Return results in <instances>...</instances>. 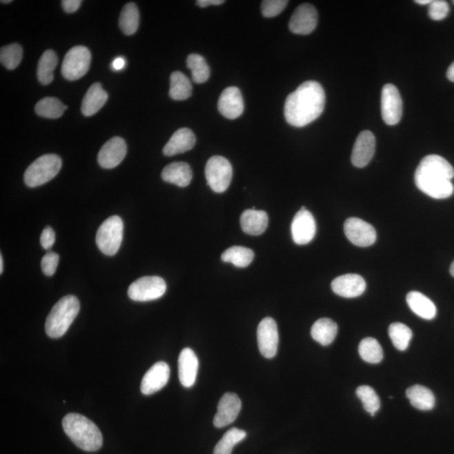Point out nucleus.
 Masks as SVG:
<instances>
[{
    "label": "nucleus",
    "mask_w": 454,
    "mask_h": 454,
    "mask_svg": "<svg viewBox=\"0 0 454 454\" xmlns=\"http://www.w3.org/2000/svg\"><path fill=\"white\" fill-rule=\"evenodd\" d=\"M325 103V91L321 84L315 81H307L288 96L284 117L291 126H306L320 117Z\"/></svg>",
    "instance_id": "f257e3e1"
},
{
    "label": "nucleus",
    "mask_w": 454,
    "mask_h": 454,
    "mask_svg": "<svg viewBox=\"0 0 454 454\" xmlns=\"http://www.w3.org/2000/svg\"><path fill=\"white\" fill-rule=\"evenodd\" d=\"M454 168L444 157L428 155L418 165L415 172V186L433 199L449 198L454 192L452 179Z\"/></svg>",
    "instance_id": "f03ea898"
},
{
    "label": "nucleus",
    "mask_w": 454,
    "mask_h": 454,
    "mask_svg": "<svg viewBox=\"0 0 454 454\" xmlns=\"http://www.w3.org/2000/svg\"><path fill=\"white\" fill-rule=\"evenodd\" d=\"M63 428L77 447L84 451L95 452L102 447L103 436L101 431L84 415L68 414L63 418Z\"/></svg>",
    "instance_id": "7ed1b4c3"
},
{
    "label": "nucleus",
    "mask_w": 454,
    "mask_h": 454,
    "mask_svg": "<svg viewBox=\"0 0 454 454\" xmlns=\"http://www.w3.org/2000/svg\"><path fill=\"white\" fill-rule=\"evenodd\" d=\"M80 310L78 298L67 295L53 306L46 322L45 329L48 336L59 338L64 336L74 322Z\"/></svg>",
    "instance_id": "20e7f679"
},
{
    "label": "nucleus",
    "mask_w": 454,
    "mask_h": 454,
    "mask_svg": "<svg viewBox=\"0 0 454 454\" xmlns=\"http://www.w3.org/2000/svg\"><path fill=\"white\" fill-rule=\"evenodd\" d=\"M61 164V157L56 154H46L40 157L26 169L24 175L26 186L36 188L48 183L59 174Z\"/></svg>",
    "instance_id": "39448f33"
},
{
    "label": "nucleus",
    "mask_w": 454,
    "mask_h": 454,
    "mask_svg": "<svg viewBox=\"0 0 454 454\" xmlns=\"http://www.w3.org/2000/svg\"><path fill=\"white\" fill-rule=\"evenodd\" d=\"M124 224L120 217L113 215L103 221L96 234V244L101 251L107 256H114L120 249Z\"/></svg>",
    "instance_id": "423d86ee"
},
{
    "label": "nucleus",
    "mask_w": 454,
    "mask_h": 454,
    "mask_svg": "<svg viewBox=\"0 0 454 454\" xmlns=\"http://www.w3.org/2000/svg\"><path fill=\"white\" fill-rule=\"evenodd\" d=\"M233 175L232 164L225 157L214 156L208 160L206 178L211 190L215 193H223L229 188Z\"/></svg>",
    "instance_id": "0eeeda50"
},
{
    "label": "nucleus",
    "mask_w": 454,
    "mask_h": 454,
    "mask_svg": "<svg viewBox=\"0 0 454 454\" xmlns=\"http://www.w3.org/2000/svg\"><path fill=\"white\" fill-rule=\"evenodd\" d=\"M167 284L159 276H147L138 279L128 288V296L134 302L155 301L165 294Z\"/></svg>",
    "instance_id": "6e6552de"
},
{
    "label": "nucleus",
    "mask_w": 454,
    "mask_h": 454,
    "mask_svg": "<svg viewBox=\"0 0 454 454\" xmlns=\"http://www.w3.org/2000/svg\"><path fill=\"white\" fill-rule=\"evenodd\" d=\"M91 64L90 50L83 46H77L67 52L64 57L61 75L69 81H75L83 78Z\"/></svg>",
    "instance_id": "1a4fd4ad"
},
{
    "label": "nucleus",
    "mask_w": 454,
    "mask_h": 454,
    "mask_svg": "<svg viewBox=\"0 0 454 454\" xmlns=\"http://www.w3.org/2000/svg\"><path fill=\"white\" fill-rule=\"evenodd\" d=\"M381 113L388 126L397 125L402 117L403 103L401 94L393 84L387 83L381 96Z\"/></svg>",
    "instance_id": "9d476101"
},
{
    "label": "nucleus",
    "mask_w": 454,
    "mask_h": 454,
    "mask_svg": "<svg viewBox=\"0 0 454 454\" xmlns=\"http://www.w3.org/2000/svg\"><path fill=\"white\" fill-rule=\"evenodd\" d=\"M259 351L266 359L276 356L279 347V330L276 322L271 317L264 318L259 323L257 332Z\"/></svg>",
    "instance_id": "9b49d317"
},
{
    "label": "nucleus",
    "mask_w": 454,
    "mask_h": 454,
    "mask_svg": "<svg viewBox=\"0 0 454 454\" xmlns=\"http://www.w3.org/2000/svg\"><path fill=\"white\" fill-rule=\"evenodd\" d=\"M344 233L348 239L357 247H369L377 238L374 226L359 218L348 219L344 223Z\"/></svg>",
    "instance_id": "f8f14e48"
},
{
    "label": "nucleus",
    "mask_w": 454,
    "mask_h": 454,
    "mask_svg": "<svg viewBox=\"0 0 454 454\" xmlns=\"http://www.w3.org/2000/svg\"><path fill=\"white\" fill-rule=\"evenodd\" d=\"M317 232L315 218L306 207L296 213L291 224V233L293 240L297 245L310 244L314 239Z\"/></svg>",
    "instance_id": "ddd939ff"
},
{
    "label": "nucleus",
    "mask_w": 454,
    "mask_h": 454,
    "mask_svg": "<svg viewBox=\"0 0 454 454\" xmlns=\"http://www.w3.org/2000/svg\"><path fill=\"white\" fill-rule=\"evenodd\" d=\"M317 10L310 3H302L297 7L288 23L290 32L297 34H309L317 26Z\"/></svg>",
    "instance_id": "4468645a"
},
{
    "label": "nucleus",
    "mask_w": 454,
    "mask_h": 454,
    "mask_svg": "<svg viewBox=\"0 0 454 454\" xmlns=\"http://www.w3.org/2000/svg\"><path fill=\"white\" fill-rule=\"evenodd\" d=\"M241 409V402L237 395L226 393L222 396L217 406L213 423L215 428H222L236 421Z\"/></svg>",
    "instance_id": "2eb2a0df"
},
{
    "label": "nucleus",
    "mask_w": 454,
    "mask_h": 454,
    "mask_svg": "<svg viewBox=\"0 0 454 454\" xmlns=\"http://www.w3.org/2000/svg\"><path fill=\"white\" fill-rule=\"evenodd\" d=\"M170 368L165 362H157L146 373L141 380V391L145 395L155 394L168 382Z\"/></svg>",
    "instance_id": "dca6fc26"
},
{
    "label": "nucleus",
    "mask_w": 454,
    "mask_h": 454,
    "mask_svg": "<svg viewBox=\"0 0 454 454\" xmlns=\"http://www.w3.org/2000/svg\"><path fill=\"white\" fill-rule=\"evenodd\" d=\"M376 140L371 130H364L357 137L352 152V163L356 168H364L375 155Z\"/></svg>",
    "instance_id": "f3484780"
},
{
    "label": "nucleus",
    "mask_w": 454,
    "mask_h": 454,
    "mask_svg": "<svg viewBox=\"0 0 454 454\" xmlns=\"http://www.w3.org/2000/svg\"><path fill=\"white\" fill-rule=\"evenodd\" d=\"M126 152V144L123 138L118 137L111 138L103 146L99 152V164L106 169L117 167L124 160Z\"/></svg>",
    "instance_id": "a211bd4d"
},
{
    "label": "nucleus",
    "mask_w": 454,
    "mask_h": 454,
    "mask_svg": "<svg viewBox=\"0 0 454 454\" xmlns=\"http://www.w3.org/2000/svg\"><path fill=\"white\" fill-rule=\"evenodd\" d=\"M218 110L223 117L230 120L240 117L244 111V101L239 88H226L219 98Z\"/></svg>",
    "instance_id": "6ab92c4d"
},
{
    "label": "nucleus",
    "mask_w": 454,
    "mask_h": 454,
    "mask_svg": "<svg viewBox=\"0 0 454 454\" xmlns=\"http://www.w3.org/2000/svg\"><path fill=\"white\" fill-rule=\"evenodd\" d=\"M335 294L344 298L359 297L366 290V282L359 275L348 274L337 277L332 282Z\"/></svg>",
    "instance_id": "aec40b11"
},
{
    "label": "nucleus",
    "mask_w": 454,
    "mask_h": 454,
    "mask_svg": "<svg viewBox=\"0 0 454 454\" xmlns=\"http://www.w3.org/2000/svg\"><path fill=\"white\" fill-rule=\"evenodd\" d=\"M199 360L191 348H184L179 357V378L180 383L186 388L194 386L197 378Z\"/></svg>",
    "instance_id": "412c9836"
},
{
    "label": "nucleus",
    "mask_w": 454,
    "mask_h": 454,
    "mask_svg": "<svg viewBox=\"0 0 454 454\" xmlns=\"http://www.w3.org/2000/svg\"><path fill=\"white\" fill-rule=\"evenodd\" d=\"M196 137L190 129L181 128L172 135L170 140L164 146L163 153L165 156L172 157L190 151L195 147Z\"/></svg>",
    "instance_id": "4be33fe9"
},
{
    "label": "nucleus",
    "mask_w": 454,
    "mask_h": 454,
    "mask_svg": "<svg viewBox=\"0 0 454 454\" xmlns=\"http://www.w3.org/2000/svg\"><path fill=\"white\" fill-rule=\"evenodd\" d=\"M161 179L165 182L175 184L179 187H187L193 179V171L190 164L184 161H176L164 168Z\"/></svg>",
    "instance_id": "5701e85b"
},
{
    "label": "nucleus",
    "mask_w": 454,
    "mask_h": 454,
    "mask_svg": "<svg viewBox=\"0 0 454 454\" xmlns=\"http://www.w3.org/2000/svg\"><path fill=\"white\" fill-rule=\"evenodd\" d=\"M242 230L251 236H259L266 230L268 217L264 210L253 209L244 211L240 219Z\"/></svg>",
    "instance_id": "b1692460"
},
{
    "label": "nucleus",
    "mask_w": 454,
    "mask_h": 454,
    "mask_svg": "<svg viewBox=\"0 0 454 454\" xmlns=\"http://www.w3.org/2000/svg\"><path fill=\"white\" fill-rule=\"evenodd\" d=\"M107 99L108 94L101 84L99 83L92 84L83 99L82 107H81L83 115L87 117L95 115L106 105Z\"/></svg>",
    "instance_id": "393cba45"
},
{
    "label": "nucleus",
    "mask_w": 454,
    "mask_h": 454,
    "mask_svg": "<svg viewBox=\"0 0 454 454\" xmlns=\"http://www.w3.org/2000/svg\"><path fill=\"white\" fill-rule=\"evenodd\" d=\"M406 302L410 309L425 320H433L437 315V307L426 295L418 291H411L406 296Z\"/></svg>",
    "instance_id": "a878e982"
},
{
    "label": "nucleus",
    "mask_w": 454,
    "mask_h": 454,
    "mask_svg": "<svg viewBox=\"0 0 454 454\" xmlns=\"http://www.w3.org/2000/svg\"><path fill=\"white\" fill-rule=\"evenodd\" d=\"M406 397L409 399L411 406L420 411L433 410L436 399L428 388L415 384L406 391Z\"/></svg>",
    "instance_id": "bb28decb"
},
{
    "label": "nucleus",
    "mask_w": 454,
    "mask_h": 454,
    "mask_svg": "<svg viewBox=\"0 0 454 454\" xmlns=\"http://www.w3.org/2000/svg\"><path fill=\"white\" fill-rule=\"evenodd\" d=\"M311 337L322 346L333 344L337 334V323L329 318L319 319L310 330Z\"/></svg>",
    "instance_id": "cd10ccee"
},
{
    "label": "nucleus",
    "mask_w": 454,
    "mask_h": 454,
    "mask_svg": "<svg viewBox=\"0 0 454 454\" xmlns=\"http://www.w3.org/2000/svg\"><path fill=\"white\" fill-rule=\"evenodd\" d=\"M193 93V86L186 75L179 71L172 72L170 77L169 95L177 101H186Z\"/></svg>",
    "instance_id": "c85d7f7f"
},
{
    "label": "nucleus",
    "mask_w": 454,
    "mask_h": 454,
    "mask_svg": "<svg viewBox=\"0 0 454 454\" xmlns=\"http://www.w3.org/2000/svg\"><path fill=\"white\" fill-rule=\"evenodd\" d=\"M59 59L55 52L48 50L42 54L37 67V78L43 86H48L54 79V70L57 66Z\"/></svg>",
    "instance_id": "c756f323"
},
{
    "label": "nucleus",
    "mask_w": 454,
    "mask_h": 454,
    "mask_svg": "<svg viewBox=\"0 0 454 454\" xmlns=\"http://www.w3.org/2000/svg\"><path fill=\"white\" fill-rule=\"evenodd\" d=\"M140 23V14L135 3H128L123 8L119 26L126 36H132L137 32Z\"/></svg>",
    "instance_id": "7c9ffc66"
},
{
    "label": "nucleus",
    "mask_w": 454,
    "mask_h": 454,
    "mask_svg": "<svg viewBox=\"0 0 454 454\" xmlns=\"http://www.w3.org/2000/svg\"><path fill=\"white\" fill-rule=\"evenodd\" d=\"M254 259L253 250L241 247V246H233L226 250L222 253L221 260L225 263H230L237 268H246L251 264Z\"/></svg>",
    "instance_id": "2f4dec72"
},
{
    "label": "nucleus",
    "mask_w": 454,
    "mask_h": 454,
    "mask_svg": "<svg viewBox=\"0 0 454 454\" xmlns=\"http://www.w3.org/2000/svg\"><path fill=\"white\" fill-rule=\"evenodd\" d=\"M67 109V106H64L59 99L54 97L42 99L34 107V110L38 115L48 119L60 118Z\"/></svg>",
    "instance_id": "473e14b6"
},
{
    "label": "nucleus",
    "mask_w": 454,
    "mask_h": 454,
    "mask_svg": "<svg viewBox=\"0 0 454 454\" xmlns=\"http://www.w3.org/2000/svg\"><path fill=\"white\" fill-rule=\"evenodd\" d=\"M361 359L369 364H379L384 359L383 348L373 337L364 338L359 346Z\"/></svg>",
    "instance_id": "72a5a7b5"
},
{
    "label": "nucleus",
    "mask_w": 454,
    "mask_h": 454,
    "mask_svg": "<svg viewBox=\"0 0 454 454\" xmlns=\"http://www.w3.org/2000/svg\"><path fill=\"white\" fill-rule=\"evenodd\" d=\"M187 67L190 69L192 79L195 83H206L210 78V70L206 61L199 54H190L187 59Z\"/></svg>",
    "instance_id": "f704fd0d"
},
{
    "label": "nucleus",
    "mask_w": 454,
    "mask_h": 454,
    "mask_svg": "<svg viewBox=\"0 0 454 454\" xmlns=\"http://www.w3.org/2000/svg\"><path fill=\"white\" fill-rule=\"evenodd\" d=\"M247 433L236 428L230 429L215 445L214 454H232L235 446L244 440Z\"/></svg>",
    "instance_id": "c9c22d12"
},
{
    "label": "nucleus",
    "mask_w": 454,
    "mask_h": 454,
    "mask_svg": "<svg viewBox=\"0 0 454 454\" xmlns=\"http://www.w3.org/2000/svg\"><path fill=\"white\" fill-rule=\"evenodd\" d=\"M388 335L393 345L399 351H405L409 347L413 332L403 323H392L388 328Z\"/></svg>",
    "instance_id": "e433bc0d"
},
{
    "label": "nucleus",
    "mask_w": 454,
    "mask_h": 454,
    "mask_svg": "<svg viewBox=\"0 0 454 454\" xmlns=\"http://www.w3.org/2000/svg\"><path fill=\"white\" fill-rule=\"evenodd\" d=\"M23 57V49L18 43H12L2 47L0 50V61L9 70H14L20 65Z\"/></svg>",
    "instance_id": "4c0bfd02"
},
{
    "label": "nucleus",
    "mask_w": 454,
    "mask_h": 454,
    "mask_svg": "<svg viewBox=\"0 0 454 454\" xmlns=\"http://www.w3.org/2000/svg\"><path fill=\"white\" fill-rule=\"evenodd\" d=\"M356 394L363 403L365 411L374 417L380 408V399L374 388L368 386H360L357 388Z\"/></svg>",
    "instance_id": "58836bf2"
},
{
    "label": "nucleus",
    "mask_w": 454,
    "mask_h": 454,
    "mask_svg": "<svg viewBox=\"0 0 454 454\" xmlns=\"http://www.w3.org/2000/svg\"><path fill=\"white\" fill-rule=\"evenodd\" d=\"M288 3L286 0H264L261 5V14L266 18L275 17L286 9Z\"/></svg>",
    "instance_id": "ea45409f"
},
{
    "label": "nucleus",
    "mask_w": 454,
    "mask_h": 454,
    "mask_svg": "<svg viewBox=\"0 0 454 454\" xmlns=\"http://www.w3.org/2000/svg\"><path fill=\"white\" fill-rule=\"evenodd\" d=\"M450 11L448 3L444 0H434L429 5L428 14L433 21H442L448 17Z\"/></svg>",
    "instance_id": "a19ab883"
},
{
    "label": "nucleus",
    "mask_w": 454,
    "mask_h": 454,
    "mask_svg": "<svg viewBox=\"0 0 454 454\" xmlns=\"http://www.w3.org/2000/svg\"><path fill=\"white\" fill-rule=\"evenodd\" d=\"M59 256L56 253L50 252L42 257L41 269L44 275L52 276L55 274L57 266H59Z\"/></svg>",
    "instance_id": "79ce46f5"
},
{
    "label": "nucleus",
    "mask_w": 454,
    "mask_h": 454,
    "mask_svg": "<svg viewBox=\"0 0 454 454\" xmlns=\"http://www.w3.org/2000/svg\"><path fill=\"white\" fill-rule=\"evenodd\" d=\"M56 241V235L51 226H47L42 230L41 235V244L42 248L48 250L52 248Z\"/></svg>",
    "instance_id": "37998d69"
},
{
    "label": "nucleus",
    "mask_w": 454,
    "mask_h": 454,
    "mask_svg": "<svg viewBox=\"0 0 454 454\" xmlns=\"http://www.w3.org/2000/svg\"><path fill=\"white\" fill-rule=\"evenodd\" d=\"M82 3L81 0H63L61 1V6L67 13H75L79 10V8Z\"/></svg>",
    "instance_id": "c03bdc74"
},
{
    "label": "nucleus",
    "mask_w": 454,
    "mask_h": 454,
    "mask_svg": "<svg viewBox=\"0 0 454 454\" xmlns=\"http://www.w3.org/2000/svg\"><path fill=\"white\" fill-rule=\"evenodd\" d=\"M126 61L124 57H118L112 61L110 67L114 71H121L126 68Z\"/></svg>",
    "instance_id": "a18cd8bd"
},
{
    "label": "nucleus",
    "mask_w": 454,
    "mask_h": 454,
    "mask_svg": "<svg viewBox=\"0 0 454 454\" xmlns=\"http://www.w3.org/2000/svg\"><path fill=\"white\" fill-rule=\"evenodd\" d=\"M224 3V0H198V1H196V5L201 8H206L211 6H220Z\"/></svg>",
    "instance_id": "49530a36"
},
{
    "label": "nucleus",
    "mask_w": 454,
    "mask_h": 454,
    "mask_svg": "<svg viewBox=\"0 0 454 454\" xmlns=\"http://www.w3.org/2000/svg\"><path fill=\"white\" fill-rule=\"evenodd\" d=\"M447 77L448 80L454 83V61L451 65H450V67L448 69Z\"/></svg>",
    "instance_id": "de8ad7c7"
},
{
    "label": "nucleus",
    "mask_w": 454,
    "mask_h": 454,
    "mask_svg": "<svg viewBox=\"0 0 454 454\" xmlns=\"http://www.w3.org/2000/svg\"><path fill=\"white\" fill-rule=\"evenodd\" d=\"M415 3H418V5L426 6L430 5V3H432V0H417Z\"/></svg>",
    "instance_id": "09e8293b"
},
{
    "label": "nucleus",
    "mask_w": 454,
    "mask_h": 454,
    "mask_svg": "<svg viewBox=\"0 0 454 454\" xmlns=\"http://www.w3.org/2000/svg\"><path fill=\"white\" fill-rule=\"evenodd\" d=\"M3 257L2 255H0V274H2L3 270Z\"/></svg>",
    "instance_id": "8fccbe9b"
},
{
    "label": "nucleus",
    "mask_w": 454,
    "mask_h": 454,
    "mask_svg": "<svg viewBox=\"0 0 454 454\" xmlns=\"http://www.w3.org/2000/svg\"><path fill=\"white\" fill-rule=\"evenodd\" d=\"M450 274H451L454 278V261H453L451 267H450Z\"/></svg>",
    "instance_id": "3c124183"
},
{
    "label": "nucleus",
    "mask_w": 454,
    "mask_h": 454,
    "mask_svg": "<svg viewBox=\"0 0 454 454\" xmlns=\"http://www.w3.org/2000/svg\"><path fill=\"white\" fill-rule=\"evenodd\" d=\"M11 2H12V1H11V0H6H6H2V1H1L2 3H11Z\"/></svg>",
    "instance_id": "603ef678"
},
{
    "label": "nucleus",
    "mask_w": 454,
    "mask_h": 454,
    "mask_svg": "<svg viewBox=\"0 0 454 454\" xmlns=\"http://www.w3.org/2000/svg\"><path fill=\"white\" fill-rule=\"evenodd\" d=\"M453 5H454V0H453Z\"/></svg>",
    "instance_id": "864d4df0"
}]
</instances>
